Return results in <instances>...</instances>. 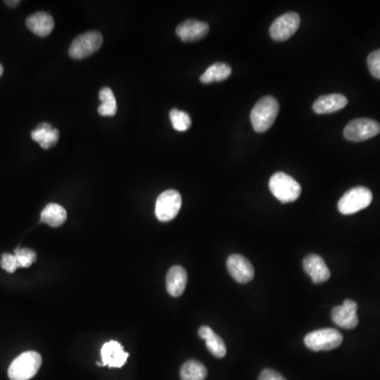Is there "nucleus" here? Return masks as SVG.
Here are the masks:
<instances>
[{"instance_id": "obj_1", "label": "nucleus", "mask_w": 380, "mask_h": 380, "mask_svg": "<svg viewBox=\"0 0 380 380\" xmlns=\"http://www.w3.org/2000/svg\"><path fill=\"white\" fill-rule=\"evenodd\" d=\"M279 103L273 96H265L254 106L251 113L252 125L256 133H265L275 123L279 114Z\"/></svg>"}, {"instance_id": "obj_2", "label": "nucleus", "mask_w": 380, "mask_h": 380, "mask_svg": "<svg viewBox=\"0 0 380 380\" xmlns=\"http://www.w3.org/2000/svg\"><path fill=\"white\" fill-rule=\"evenodd\" d=\"M43 364L41 354L35 350H27L12 361L8 370L11 380H30L36 375Z\"/></svg>"}, {"instance_id": "obj_3", "label": "nucleus", "mask_w": 380, "mask_h": 380, "mask_svg": "<svg viewBox=\"0 0 380 380\" xmlns=\"http://www.w3.org/2000/svg\"><path fill=\"white\" fill-rule=\"evenodd\" d=\"M271 194L281 203L296 201L301 194V186L291 175L284 172H276L269 183Z\"/></svg>"}, {"instance_id": "obj_4", "label": "nucleus", "mask_w": 380, "mask_h": 380, "mask_svg": "<svg viewBox=\"0 0 380 380\" xmlns=\"http://www.w3.org/2000/svg\"><path fill=\"white\" fill-rule=\"evenodd\" d=\"M373 200V194L367 187H354L342 196L338 202V210L342 214H356L367 208Z\"/></svg>"}, {"instance_id": "obj_5", "label": "nucleus", "mask_w": 380, "mask_h": 380, "mask_svg": "<svg viewBox=\"0 0 380 380\" xmlns=\"http://www.w3.org/2000/svg\"><path fill=\"white\" fill-rule=\"evenodd\" d=\"M342 333L335 328H322L309 333L304 338L305 346L314 352L331 350L342 346Z\"/></svg>"}, {"instance_id": "obj_6", "label": "nucleus", "mask_w": 380, "mask_h": 380, "mask_svg": "<svg viewBox=\"0 0 380 380\" xmlns=\"http://www.w3.org/2000/svg\"><path fill=\"white\" fill-rule=\"evenodd\" d=\"M103 45V35L98 31L80 34L71 43L69 55L74 60H82L96 53Z\"/></svg>"}, {"instance_id": "obj_7", "label": "nucleus", "mask_w": 380, "mask_h": 380, "mask_svg": "<svg viewBox=\"0 0 380 380\" xmlns=\"http://www.w3.org/2000/svg\"><path fill=\"white\" fill-rule=\"evenodd\" d=\"M182 206L180 192L169 189L162 192L155 203V216L159 221L168 222L178 216Z\"/></svg>"}, {"instance_id": "obj_8", "label": "nucleus", "mask_w": 380, "mask_h": 380, "mask_svg": "<svg viewBox=\"0 0 380 380\" xmlns=\"http://www.w3.org/2000/svg\"><path fill=\"white\" fill-rule=\"evenodd\" d=\"M380 133V124L370 119H356L344 128V137L350 142H364Z\"/></svg>"}, {"instance_id": "obj_9", "label": "nucleus", "mask_w": 380, "mask_h": 380, "mask_svg": "<svg viewBox=\"0 0 380 380\" xmlns=\"http://www.w3.org/2000/svg\"><path fill=\"white\" fill-rule=\"evenodd\" d=\"M300 16L296 12H289L278 17L269 27V34L276 41H284L291 38L300 25Z\"/></svg>"}, {"instance_id": "obj_10", "label": "nucleus", "mask_w": 380, "mask_h": 380, "mask_svg": "<svg viewBox=\"0 0 380 380\" xmlns=\"http://www.w3.org/2000/svg\"><path fill=\"white\" fill-rule=\"evenodd\" d=\"M357 309L355 301L346 299L344 304L333 309L332 319L334 324L346 330L355 328L358 326Z\"/></svg>"}, {"instance_id": "obj_11", "label": "nucleus", "mask_w": 380, "mask_h": 380, "mask_svg": "<svg viewBox=\"0 0 380 380\" xmlns=\"http://www.w3.org/2000/svg\"><path fill=\"white\" fill-rule=\"evenodd\" d=\"M227 271L237 282L241 284L251 282L255 277L253 265L241 255H232L226 262Z\"/></svg>"}, {"instance_id": "obj_12", "label": "nucleus", "mask_w": 380, "mask_h": 380, "mask_svg": "<svg viewBox=\"0 0 380 380\" xmlns=\"http://www.w3.org/2000/svg\"><path fill=\"white\" fill-rule=\"evenodd\" d=\"M100 356L103 360V366H107L109 368H122L127 361L129 354L125 352L123 346L120 342H106L102 346L100 350Z\"/></svg>"}, {"instance_id": "obj_13", "label": "nucleus", "mask_w": 380, "mask_h": 380, "mask_svg": "<svg viewBox=\"0 0 380 380\" xmlns=\"http://www.w3.org/2000/svg\"><path fill=\"white\" fill-rule=\"evenodd\" d=\"M303 269L316 284L326 282L330 279V269L320 256L315 254L306 256L303 260Z\"/></svg>"}, {"instance_id": "obj_14", "label": "nucleus", "mask_w": 380, "mask_h": 380, "mask_svg": "<svg viewBox=\"0 0 380 380\" xmlns=\"http://www.w3.org/2000/svg\"><path fill=\"white\" fill-rule=\"evenodd\" d=\"M210 32V25L205 21L188 19L181 23L175 33L183 41H196L204 38Z\"/></svg>"}, {"instance_id": "obj_15", "label": "nucleus", "mask_w": 380, "mask_h": 380, "mask_svg": "<svg viewBox=\"0 0 380 380\" xmlns=\"http://www.w3.org/2000/svg\"><path fill=\"white\" fill-rule=\"evenodd\" d=\"M27 29L39 37H46L54 29V19L46 12H36L25 21Z\"/></svg>"}, {"instance_id": "obj_16", "label": "nucleus", "mask_w": 380, "mask_h": 380, "mask_svg": "<svg viewBox=\"0 0 380 380\" xmlns=\"http://www.w3.org/2000/svg\"><path fill=\"white\" fill-rule=\"evenodd\" d=\"M348 100L342 94H328L320 96L313 105V110L317 114H331L344 109Z\"/></svg>"}, {"instance_id": "obj_17", "label": "nucleus", "mask_w": 380, "mask_h": 380, "mask_svg": "<svg viewBox=\"0 0 380 380\" xmlns=\"http://www.w3.org/2000/svg\"><path fill=\"white\" fill-rule=\"evenodd\" d=\"M187 285V273L184 267L175 265L169 269L166 276V287L169 295L179 297L184 293Z\"/></svg>"}, {"instance_id": "obj_18", "label": "nucleus", "mask_w": 380, "mask_h": 380, "mask_svg": "<svg viewBox=\"0 0 380 380\" xmlns=\"http://www.w3.org/2000/svg\"><path fill=\"white\" fill-rule=\"evenodd\" d=\"M31 137L41 145V148L49 149L58 142L60 131L49 123H41L36 129L33 130Z\"/></svg>"}, {"instance_id": "obj_19", "label": "nucleus", "mask_w": 380, "mask_h": 380, "mask_svg": "<svg viewBox=\"0 0 380 380\" xmlns=\"http://www.w3.org/2000/svg\"><path fill=\"white\" fill-rule=\"evenodd\" d=\"M199 336L205 340L208 350L214 357L223 358L226 355V346L223 339L216 335L210 326H201L199 328Z\"/></svg>"}, {"instance_id": "obj_20", "label": "nucleus", "mask_w": 380, "mask_h": 380, "mask_svg": "<svg viewBox=\"0 0 380 380\" xmlns=\"http://www.w3.org/2000/svg\"><path fill=\"white\" fill-rule=\"evenodd\" d=\"M67 212L62 205L56 203H50L43 208L41 214V221L48 224L51 227H58L66 222Z\"/></svg>"}, {"instance_id": "obj_21", "label": "nucleus", "mask_w": 380, "mask_h": 380, "mask_svg": "<svg viewBox=\"0 0 380 380\" xmlns=\"http://www.w3.org/2000/svg\"><path fill=\"white\" fill-rule=\"evenodd\" d=\"M232 76V68L224 63H216L210 66L201 76L200 80L203 84H212L214 82H223Z\"/></svg>"}, {"instance_id": "obj_22", "label": "nucleus", "mask_w": 380, "mask_h": 380, "mask_svg": "<svg viewBox=\"0 0 380 380\" xmlns=\"http://www.w3.org/2000/svg\"><path fill=\"white\" fill-rule=\"evenodd\" d=\"M180 375L182 380H205L208 370L202 362L192 359L183 364Z\"/></svg>"}, {"instance_id": "obj_23", "label": "nucleus", "mask_w": 380, "mask_h": 380, "mask_svg": "<svg viewBox=\"0 0 380 380\" xmlns=\"http://www.w3.org/2000/svg\"><path fill=\"white\" fill-rule=\"evenodd\" d=\"M100 100L102 105L98 107V113L102 116H113L118 111L115 96L110 88H103L100 91Z\"/></svg>"}, {"instance_id": "obj_24", "label": "nucleus", "mask_w": 380, "mask_h": 380, "mask_svg": "<svg viewBox=\"0 0 380 380\" xmlns=\"http://www.w3.org/2000/svg\"><path fill=\"white\" fill-rule=\"evenodd\" d=\"M170 115L171 123H172V127L175 128L177 131H186L192 126V119L188 113L186 112L181 111L178 109H172L169 113Z\"/></svg>"}, {"instance_id": "obj_25", "label": "nucleus", "mask_w": 380, "mask_h": 380, "mask_svg": "<svg viewBox=\"0 0 380 380\" xmlns=\"http://www.w3.org/2000/svg\"><path fill=\"white\" fill-rule=\"evenodd\" d=\"M14 255L19 261V267H30L36 261L37 255L31 248H16Z\"/></svg>"}, {"instance_id": "obj_26", "label": "nucleus", "mask_w": 380, "mask_h": 380, "mask_svg": "<svg viewBox=\"0 0 380 380\" xmlns=\"http://www.w3.org/2000/svg\"><path fill=\"white\" fill-rule=\"evenodd\" d=\"M368 67L372 76L380 80V50L373 51L368 56Z\"/></svg>"}, {"instance_id": "obj_27", "label": "nucleus", "mask_w": 380, "mask_h": 380, "mask_svg": "<svg viewBox=\"0 0 380 380\" xmlns=\"http://www.w3.org/2000/svg\"><path fill=\"white\" fill-rule=\"evenodd\" d=\"M0 265L8 273H14L19 267V261L14 254L5 253L1 255Z\"/></svg>"}, {"instance_id": "obj_28", "label": "nucleus", "mask_w": 380, "mask_h": 380, "mask_svg": "<svg viewBox=\"0 0 380 380\" xmlns=\"http://www.w3.org/2000/svg\"><path fill=\"white\" fill-rule=\"evenodd\" d=\"M259 380H287L280 373H278L275 370L265 369L261 372L259 376Z\"/></svg>"}, {"instance_id": "obj_29", "label": "nucleus", "mask_w": 380, "mask_h": 380, "mask_svg": "<svg viewBox=\"0 0 380 380\" xmlns=\"http://www.w3.org/2000/svg\"><path fill=\"white\" fill-rule=\"evenodd\" d=\"M5 3H7L8 5H10V7H15V5H19V1L17 0V1H5Z\"/></svg>"}, {"instance_id": "obj_30", "label": "nucleus", "mask_w": 380, "mask_h": 380, "mask_svg": "<svg viewBox=\"0 0 380 380\" xmlns=\"http://www.w3.org/2000/svg\"><path fill=\"white\" fill-rule=\"evenodd\" d=\"M3 65L0 64V76H3Z\"/></svg>"}]
</instances>
